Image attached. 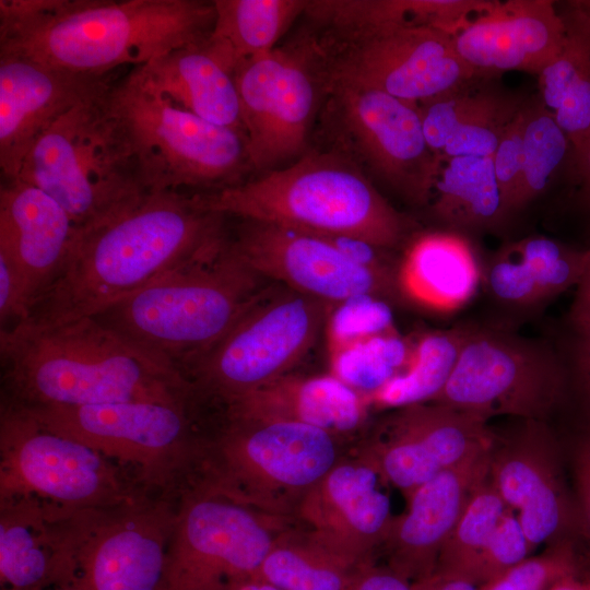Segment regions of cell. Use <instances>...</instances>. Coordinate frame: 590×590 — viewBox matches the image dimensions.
<instances>
[{"mask_svg": "<svg viewBox=\"0 0 590 590\" xmlns=\"http://www.w3.org/2000/svg\"><path fill=\"white\" fill-rule=\"evenodd\" d=\"M225 217L198 206L188 192H145L80 233L60 274L22 321L48 327L98 315L219 249L228 236Z\"/></svg>", "mask_w": 590, "mask_h": 590, "instance_id": "1", "label": "cell"}, {"mask_svg": "<svg viewBox=\"0 0 590 590\" xmlns=\"http://www.w3.org/2000/svg\"><path fill=\"white\" fill-rule=\"evenodd\" d=\"M214 21L202 0H0V55L104 78L203 43Z\"/></svg>", "mask_w": 590, "mask_h": 590, "instance_id": "2", "label": "cell"}, {"mask_svg": "<svg viewBox=\"0 0 590 590\" xmlns=\"http://www.w3.org/2000/svg\"><path fill=\"white\" fill-rule=\"evenodd\" d=\"M3 402L21 408L85 406L198 398L176 368L93 317L39 327L1 328Z\"/></svg>", "mask_w": 590, "mask_h": 590, "instance_id": "3", "label": "cell"}, {"mask_svg": "<svg viewBox=\"0 0 590 590\" xmlns=\"http://www.w3.org/2000/svg\"><path fill=\"white\" fill-rule=\"evenodd\" d=\"M201 209L390 250L409 221L339 151L308 152L217 191L189 193Z\"/></svg>", "mask_w": 590, "mask_h": 590, "instance_id": "4", "label": "cell"}, {"mask_svg": "<svg viewBox=\"0 0 590 590\" xmlns=\"http://www.w3.org/2000/svg\"><path fill=\"white\" fill-rule=\"evenodd\" d=\"M261 278L226 241L94 316L152 357L182 370L234 326Z\"/></svg>", "mask_w": 590, "mask_h": 590, "instance_id": "5", "label": "cell"}, {"mask_svg": "<svg viewBox=\"0 0 590 590\" xmlns=\"http://www.w3.org/2000/svg\"><path fill=\"white\" fill-rule=\"evenodd\" d=\"M145 192L202 193L236 186L255 173L245 135L175 105L129 69L104 93Z\"/></svg>", "mask_w": 590, "mask_h": 590, "instance_id": "6", "label": "cell"}, {"mask_svg": "<svg viewBox=\"0 0 590 590\" xmlns=\"http://www.w3.org/2000/svg\"><path fill=\"white\" fill-rule=\"evenodd\" d=\"M213 408L196 398L21 409L119 463L149 495L178 500L193 486L220 421V415H206Z\"/></svg>", "mask_w": 590, "mask_h": 590, "instance_id": "7", "label": "cell"}, {"mask_svg": "<svg viewBox=\"0 0 590 590\" xmlns=\"http://www.w3.org/2000/svg\"><path fill=\"white\" fill-rule=\"evenodd\" d=\"M343 442L300 423L223 416L208 439L192 488L294 521L303 498L345 456Z\"/></svg>", "mask_w": 590, "mask_h": 590, "instance_id": "8", "label": "cell"}, {"mask_svg": "<svg viewBox=\"0 0 590 590\" xmlns=\"http://www.w3.org/2000/svg\"><path fill=\"white\" fill-rule=\"evenodd\" d=\"M107 85L39 135L17 177L52 198L81 233L114 217L145 193L106 107Z\"/></svg>", "mask_w": 590, "mask_h": 590, "instance_id": "9", "label": "cell"}, {"mask_svg": "<svg viewBox=\"0 0 590 590\" xmlns=\"http://www.w3.org/2000/svg\"><path fill=\"white\" fill-rule=\"evenodd\" d=\"M324 90L342 84L384 92L421 105L477 75L449 34L403 21H342L309 26Z\"/></svg>", "mask_w": 590, "mask_h": 590, "instance_id": "10", "label": "cell"}, {"mask_svg": "<svg viewBox=\"0 0 590 590\" xmlns=\"http://www.w3.org/2000/svg\"><path fill=\"white\" fill-rule=\"evenodd\" d=\"M330 308L288 287H264L223 338L182 375L205 402L222 409L291 374L316 344Z\"/></svg>", "mask_w": 590, "mask_h": 590, "instance_id": "11", "label": "cell"}, {"mask_svg": "<svg viewBox=\"0 0 590 590\" xmlns=\"http://www.w3.org/2000/svg\"><path fill=\"white\" fill-rule=\"evenodd\" d=\"M141 495L149 494L119 463L1 401L0 500L34 498L71 512Z\"/></svg>", "mask_w": 590, "mask_h": 590, "instance_id": "12", "label": "cell"}, {"mask_svg": "<svg viewBox=\"0 0 590 590\" xmlns=\"http://www.w3.org/2000/svg\"><path fill=\"white\" fill-rule=\"evenodd\" d=\"M567 400L558 349L500 329L469 326L456 367L430 402L486 421L508 415L550 422Z\"/></svg>", "mask_w": 590, "mask_h": 590, "instance_id": "13", "label": "cell"}, {"mask_svg": "<svg viewBox=\"0 0 590 590\" xmlns=\"http://www.w3.org/2000/svg\"><path fill=\"white\" fill-rule=\"evenodd\" d=\"M177 500L141 495L114 506L61 511L69 582L78 590H165Z\"/></svg>", "mask_w": 590, "mask_h": 590, "instance_id": "14", "label": "cell"}, {"mask_svg": "<svg viewBox=\"0 0 590 590\" xmlns=\"http://www.w3.org/2000/svg\"><path fill=\"white\" fill-rule=\"evenodd\" d=\"M247 150L255 173L305 154L326 95L311 34L240 62L233 72Z\"/></svg>", "mask_w": 590, "mask_h": 590, "instance_id": "15", "label": "cell"}, {"mask_svg": "<svg viewBox=\"0 0 590 590\" xmlns=\"http://www.w3.org/2000/svg\"><path fill=\"white\" fill-rule=\"evenodd\" d=\"M293 522L200 488L184 492L177 500L165 590H229L255 577L279 533Z\"/></svg>", "mask_w": 590, "mask_h": 590, "instance_id": "16", "label": "cell"}, {"mask_svg": "<svg viewBox=\"0 0 590 590\" xmlns=\"http://www.w3.org/2000/svg\"><path fill=\"white\" fill-rule=\"evenodd\" d=\"M324 98L337 151L410 202L428 204L440 160L427 144L418 105L342 84L327 86Z\"/></svg>", "mask_w": 590, "mask_h": 590, "instance_id": "17", "label": "cell"}, {"mask_svg": "<svg viewBox=\"0 0 590 590\" xmlns=\"http://www.w3.org/2000/svg\"><path fill=\"white\" fill-rule=\"evenodd\" d=\"M341 240L252 220H240L229 235L234 250L261 278L332 307L398 294L396 268L386 264L380 249L355 253L362 243L350 240L345 248Z\"/></svg>", "mask_w": 590, "mask_h": 590, "instance_id": "18", "label": "cell"}, {"mask_svg": "<svg viewBox=\"0 0 590 590\" xmlns=\"http://www.w3.org/2000/svg\"><path fill=\"white\" fill-rule=\"evenodd\" d=\"M488 479L518 512L533 550L580 538L562 438L550 422L520 420L507 435L495 434Z\"/></svg>", "mask_w": 590, "mask_h": 590, "instance_id": "19", "label": "cell"}, {"mask_svg": "<svg viewBox=\"0 0 590 590\" xmlns=\"http://www.w3.org/2000/svg\"><path fill=\"white\" fill-rule=\"evenodd\" d=\"M487 422L438 403L412 404L393 409L356 451L406 498L440 472L491 451L495 433Z\"/></svg>", "mask_w": 590, "mask_h": 590, "instance_id": "20", "label": "cell"}, {"mask_svg": "<svg viewBox=\"0 0 590 590\" xmlns=\"http://www.w3.org/2000/svg\"><path fill=\"white\" fill-rule=\"evenodd\" d=\"M381 483L367 458L344 456L303 498L294 521L347 559L375 562L394 517Z\"/></svg>", "mask_w": 590, "mask_h": 590, "instance_id": "21", "label": "cell"}, {"mask_svg": "<svg viewBox=\"0 0 590 590\" xmlns=\"http://www.w3.org/2000/svg\"><path fill=\"white\" fill-rule=\"evenodd\" d=\"M117 72L92 76L31 58L0 55V169L15 180L39 135L73 106L105 88Z\"/></svg>", "mask_w": 590, "mask_h": 590, "instance_id": "22", "label": "cell"}, {"mask_svg": "<svg viewBox=\"0 0 590 590\" xmlns=\"http://www.w3.org/2000/svg\"><path fill=\"white\" fill-rule=\"evenodd\" d=\"M565 21L550 0L494 1L452 35L462 60L481 76L505 71L539 75L562 49Z\"/></svg>", "mask_w": 590, "mask_h": 590, "instance_id": "23", "label": "cell"}, {"mask_svg": "<svg viewBox=\"0 0 590 590\" xmlns=\"http://www.w3.org/2000/svg\"><path fill=\"white\" fill-rule=\"evenodd\" d=\"M491 451L445 470L408 497L381 547L386 566L412 583L430 577L439 553L477 486L488 477Z\"/></svg>", "mask_w": 590, "mask_h": 590, "instance_id": "24", "label": "cell"}, {"mask_svg": "<svg viewBox=\"0 0 590 590\" xmlns=\"http://www.w3.org/2000/svg\"><path fill=\"white\" fill-rule=\"evenodd\" d=\"M80 233L67 212L40 189L19 179L2 181L0 251L19 268L28 311L60 274Z\"/></svg>", "mask_w": 590, "mask_h": 590, "instance_id": "25", "label": "cell"}, {"mask_svg": "<svg viewBox=\"0 0 590 590\" xmlns=\"http://www.w3.org/2000/svg\"><path fill=\"white\" fill-rule=\"evenodd\" d=\"M367 399L332 374L282 376L227 402L223 416L255 422H293L345 440L364 426Z\"/></svg>", "mask_w": 590, "mask_h": 590, "instance_id": "26", "label": "cell"}, {"mask_svg": "<svg viewBox=\"0 0 590 590\" xmlns=\"http://www.w3.org/2000/svg\"><path fill=\"white\" fill-rule=\"evenodd\" d=\"M477 76L465 86L418 105L429 149L441 161L493 156L527 98Z\"/></svg>", "mask_w": 590, "mask_h": 590, "instance_id": "27", "label": "cell"}, {"mask_svg": "<svg viewBox=\"0 0 590 590\" xmlns=\"http://www.w3.org/2000/svg\"><path fill=\"white\" fill-rule=\"evenodd\" d=\"M482 281L474 248L463 235L448 229L417 235L396 267L398 295L435 314L463 308Z\"/></svg>", "mask_w": 590, "mask_h": 590, "instance_id": "28", "label": "cell"}, {"mask_svg": "<svg viewBox=\"0 0 590 590\" xmlns=\"http://www.w3.org/2000/svg\"><path fill=\"white\" fill-rule=\"evenodd\" d=\"M59 511L34 498L0 500L1 590L67 585Z\"/></svg>", "mask_w": 590, "mask_h": 590, "instance_id": "29", "label": "cell"}, {"mask_svg": "<svg viewBox=\"0 0 590 590\" xmlns=\"http://www.w3.org/2000/svg\"><path fill=\"white\" fill-rule=\"evenodd\" d=\"M133 70L145 85L180 108L245 135L234 75L208 50L205 40Z\"/></svg>", "mask_w": 590, "mask_h": 590, "instance_id": "30", "label": "cell"}, {"mask_svg": "<svg viewBox=\"0 0 590 590\" xmlns=\"http://www.w3.org/2000/svg\"><path fill=\"white\" fill-rule=\"evenodd\" d=\"M557 8L566 36L538 75V96L576 149L590 137V30L567 1Z\"/></svg>", "mask_w": 590, "mask_h": 590, "instance_id": "31", "label": "cell"}, {"mask_svg": "<svg viewBox=\"0 0 590 590\" xmlns=\"http://www.w3.org/2000/svg\"><path fill=\"white\" fill-rule=\"evenodd\" d=\"M208 50L232 73L243 61L276 48L307 0H214Z\"/></svg>", "mask_w": 590, "mask_h": 590, "instance_id": "32", "label": "cell"}, {"mask_svg": "<svg viewBox=\"0 0 590 590\" xmlns=\"http://www.w3.org/2000/svg\"><path fill=\"white\" fill-rule=\"evenodd\" d=\"M429 211L446 229L460 233L497 224L506 216L493 156H456L440 161Z\"/></svg>", "mask_w": 590, "mask_h": 590, "instance_id": "33", "label": "cell"}, {"mask_svg": "<svg viewBox=\"0 0 590 590\" xmlns=\"http://www.w3.org/2000/svg\"><path fill=\"white\" fill-rule=\"evenodd\" d=\"M361 566L293 522L279 533L255 577L282 590H350Z\"/></svg>", "mask_w": 590, "mask_h": 590, "instance_id": "34", "label": "cell"}, {"mask_svg": "<svg viewBox=\"0 0 590 590\" xmlns=\"http://www.w3.org/2000/svg\"><path fill=\"white\" fill-rule=\"evenodd\" d=\"M468 329L469 326H458L417 335L405 366L367 398L369 406L393 410L430 402L449 380Z\"/></svg>", "mask_w": 590, "mask_h": 590, "instance_id": "35", "label": "cell"}, {"mask_svg": "<svg viewBox=\"0 0 590 590\" xmlns=\"http://www.w3.org/2000/svg\"><path fill=\"white\" fill-rule=\"evenodd\" d=\"M507 508L489 479L483 481L445 542L435 571L428 578L475 585L482 553Z\"/></svg>", "mask_w": 590, "mask_h": 590, "instance_id": "36", "label": "cell"}, {"mask_svg": "<svg viewBox=\"0 0 590 590\" xmlns=\"http://www.w3.org/2000/svg\"><path fill=\"white\" fill-rule=\"evenodd\" d=\"M567 168L574 176V146L539 96L527 98L523 122V167L517 210L550 186Z\"/></svg>", "mask_w": 590, "mask_h": 590, "instance_id": "37", "label": "cell"}, {"mask_svg": "<svg viewBox=\"0 0 590 590\" xmlns=\"http://www.w3.org/2000/svg\"><path fill=\"white\" fill-rule=\"evenodd\" d=\"M411 349L396 330L366 338L330 353L331 374L367 399L405 366Z\"/></svg>", "mask_w": 590, "mask_h": 590, "instance_id": "38", "label": "cell"}, {"mask_svg": "<svg viewBox=\"0 0 590 590\" xmlns=\"http://www.w3.org/2000/svg\"><path fill=\"white\" fill-rule=\"evenodd\" d=\"M510 245L545 302L576 286L587 261V249L577 250L545 236H530Z\"/></svg>", "mask_w": 590, "mask_h": 590, "instance_id": "39", "label": "cell"}, {"mask_svg": "<svg viewBox=\"0 0 590 590\" xmlns=\"http://www.w3.org/2000/svg\"><path fill=\"white\" fill-rule=\"evenodd\" d=\"M586 566L575 541H563L546 545L540 554L527 557L477 590H552L580 575Z\"/></svg>", "mask_w": 590, "mask_h": 590, "instance_id": "40", "label": "cell"}, {"mask_svg": "<svg viewBox=\"0 0 590 590\" xmlns=\"http://www.w3.org/2000/svg\"><path fill=\"white\" fill-rule=\"evenodd\" d=\"M327 322L329 353L394 330L390 307L382 298L373 296L358 297L335 306Z\"/></svg>", "mask_w": 590, "mask_h": 590, "instance_id": "41", "label": "cell"}, {"mask_svg": "<svg viewBox=\"0 0 590 590\" xmlns=\"http://www.w3.org/2000/svg\"><path fill=\"white\" fill-rule=\"evenodd\" d=\"M495 300L515 309H528L545 303L529 270L507 245L483 267V281Z\"/></svg>", "mask_w": 590, "mask_h": 590, "instance_id": "42", "label": "cell"}, {"mask_svg": "<svg viewBox=\"0 0 590 590\" xmlns=\"http://www.w3.org/2000/svg\"><path fill=\"white\" fill-rule=\"evenodd\" d=\"M532 550L515 511L507 508L482 553L475 585L480 587L500 576L529 557Z\"/></svg>", "mask_w": 590, "mask_h": 590, "instance_id": "43", "label": "cell"}, {"mask_svg": "<svg viewBox=\"0 0 590 590\" xmlns=\"http://www.w3.org/2000/svg\"><path fill=\"white\" fill-rule=\"evenodd\" d=\"M526 102L505 130L493 154L495 176L506 215L517 210L523 167Z\"/></svg>", "mask_w": 590, "mask_h": 590, "instance_id": "44", "label": "cell"}, {"mask_svg": "<svg viewBox=\"0 0 590 590\" xmlns=\"http://www.w3.org/2000/svg\"><path fill=\"white\" fill-rule=\"evenodd\" d=\"M560 438L571 480L579 536L590 546V422H578L568 438Z\"/></svg>", "mask_w": 590, "mask_h": 590, "instance_id": "45", "label": "cell"}, {"mask_svg": "<svg viewBox=\"0 0 590 590\" xmlns=\"http://www.w3.org/2000/svg\"><path fill=\"white\" fill-rule=\"evenodd\" d=\"M558 349L567 376L568 400L579 422H590V331H573Z\"/></svg>", "mask_w": 590, "mask_h": 590, "instance_id": "46", "label": "cell"}, {"mask_svg": "<svg viewBox=\"0 0 590 590\" xmlns=\"http://www.w3.org/2000/svg\"><path fill=\"white\" fill-rule=\"evenodd\" d=\"M350 590H413V585L388 566L371 562L361 566Z\"/></svg>", "mask_w": 590, "mask_h": 590, "instance_id": "47", "label": "cell"}, {"mask_svg": "<svg viewBox=\"0 0 590 590\" xmlns=\"http://www.w3.org/2000/svg\"><path fill=\"white\" fill-rule=\"evenodd\" d=\"M576 287L568 323L573 331H590V248L587 249V261Z\"/></svg>", "mask_w": 590, "mask_h": 590, "instance_id": "48", "label": "cell"}, {"mask_svg": "<svg viewBox=\"0 0 590 590\" xmlns=\"http://www.w3.org/2000/svg\"><path fill=\"white\" fill-rule=\"evenodd\" d=\"M574 179L590 205V137L574 149Z\"/></svg>", "mask_w": 590, "mask_h": 590, "instance_id": "49", "label": "cell"}, {"mask_svg": "<svg viewBox=\"0 0 590 590\" xmlns=\"http://www.w3.org/2000/svg\"><path fill=\"white\" fill-rule=\"evenodd\" d=\"M413 590H477L479 587L463 580H436L427 578L412 583Z\"/></svg>", "mask_w": 590, "mask_h": 590, "instance_id": "50", "label": "cell"}, {"mask_svg": "<svg viewBox=\"0 0 590 590\" xmlns=\"http://www.w3.org/2000/svg\"><path fill=\"white\" fill-rule=\"evenodd\" d=\"M552 590H590V569L586 567L580 575L558 583Z\"/></svg>", "mask_w": 590, "mask_h": 590, "instance_id": "51", "label": "cell"}, {"mask_svg": "<svg viewBox=\"0 0 590 590\" xmlns=\"http://www.w3.org/2000/svg\"><path fill=\"white\" fill-rule=\"evenodd\" d=\"M229 590H282L262 579L251 577L234 585Z\"/></svg>", "mask_w": 590, "mask_h": 590, "instance_id": "52", "label": "cell"}, {"mask_svg": "<svg viewBox=\"0 0 590 590\" xmlns=\"http://www.w3.org/2000/svg\"><path fill=\"white\" fill-rule=\"evenodd\" d=\"M567 3L590 30V0H573L567 1Z\"/></svg>", "mask_w": 590, "mask_h": 590, "instance_id": "53", "label": "cell"}, {"mask_svg": "<svg viewBox=\"0 0 590 590\" xmlns=\"http://www.w3.org/2000/svg\"><path fill=\"white\" fill-rule=\"evenodd\" d=\"M44 590H78V589L71 585H58V586H54Z\"/></svg>", "mask_w": 590, "mask_h": 590, "instance_id": "54", "label": "cell"}, {"mask_svg": "<svg viewBox=\"0 0 590 590\" xmlns=\"http://www.w3.org/2000/svg\"><path fill=\"white\" fill-rule=\"evenodd\" d=\"M588 567H589V569H590V564H588Z\"/></svg>", "mask_w": 590, "mask_h": 590, "instance_id": "55", "label": "cell"}]
</instances>
